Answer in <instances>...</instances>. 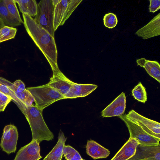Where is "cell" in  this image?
Returning <instances> with one entry per match:
<instances>
[{
	"mask_svg": "<svg viewBox=\"0 0 160 160\" xmlns=\"http://www.w3.org/2000/svg\"><path fill=\"white\" fill-rule=\"evenodd\" d=\"M26 30L49 62L53 72L59 70L57 64L58 52L54 37L37 24L34 19L22 14Z\"/></svg>",
	"mask_w": 160,
	"mask_h": 160,
	"instance_id": "6da1fadb",
	"label": "cell"
},
{
	"mask_svg": "<svg viewBox=\"0 0 160 160\" xmlns=\"http://www.w3.org/2000/svg\"><path fill=\"white\" fill-rule=\"evenodd\" d=\"M42 111L35 105L26 106L23 114L30 126L32 140L40 143L42 141H49L54 138L43 117Z\"/></svg>",
	"mask_w": 160,
	"mask_h": 160,
	"instance_id": "7a4b0ae2",
	"label": "cell"
},
{
	"mask_svg": "<svg viewBox=\"0 0 160 160\" xmlns=\"http://www.w3.org/2000/svg\"><path fill=\"white\" fill-rule=\"evenodd\" d=\"M35 99V105L43 111L54 102L64 99V96L48 83L38 86L27 88Z\"/></svg>",
	"mask_w": 160,
	"mask_h": 160,
	"instance_id": "3957f363",
	"label": "cell"
},
{
	"mask_svg": "<svg viewBox=\"0 0 160 160\" xmlns=\"http://www.w3.org/2000/svg\"><path fill=\"white\" fill-rule=\"evenodd\" d=\"M82 0H52L54 7L53 26L55 31L62 25Z\"/></svg>",
	"mask_w": 160,
	"mask_h": 160,
	"instance_id": "277c9868",
	"label": "cell"
},
{
	"mask_svg": "<svg viewBox=\"0 0 160 160\" xmlns=\"http://www.w3.org/2000/svg\"><path fill=\"white\" fill-rule=\"evenodd\" d=\"M53 12L52 0H41L37 5V12L34 19L37 24L54 37Z\"/></svg>",
	"mask_w": 160,
	"mask_h": 160,
	"instance_id": "5b68a950",
	"label": "cell"
},
{
	"mask_svg": "<svg viewBox=\"0 0 160 160\" xmlns=\"http://www.w3.org/2000/svg\"><path fill=\"white\" fill-rule=\"evenodd\" d=\"M119 118L126 124L130 133V137L137 140L139 144L146 145H156L159 144L160 138L148 134L139 126L128 118L123 114Z\"/></svg>",
	"mask_w": 160,
	"mask_h": 160,
	"instance_id": "8992f818",
	"label": "cell"
},
{
	"mask_svg": "<svg viewBox=\"0 0 160 160\" xmlns=\"http://www.w3.org/2000/svg\"><path fill=\"white\" fill-rule=\"evenodd\" d=\"M129 120L139 126L150 135L160 138V124L158 122L147 118L138 113L133 110L126 114Z\"/></svg>",
	"mask_w": 160,
	"mask_h": 160,
	"instance_id": "52a82bcc",
	"label": "cell"
},
{
	"mask_svg": "<svg viewBox=\"0 0 160 160\" xmlns=\"http://www.w3.org/2000/svg\"><path fill=\"white\" fill-rule=\"evenodd\" d=\"M18 138L17 128L12 124L6 126L3 130L0 146L8 154L16 152Z\"/></svg>",
	"mask_w": 160,
	"mask_h": 160,
	"instance_id": "ba28073f",
	"label": "cell"
},
{
	"mask_svg": "<svg viewBox=\"0 0 160 160\" xmlns=\"http://www.w3.org/2000/svg\"><path fill=\"white\" fill-rule=\"evenodd\" d=\"M128 160H160V144L146 145L139 144L134 155Z\"/></svg>",
	"mask_w": 160,
	"mask_h": 160,
	"instance_id": "9c48e42d",
	"label": "cell"
},
{
	"mask_svg": "<svg viewBox=\"0 0 160 160\" xmlns=\"http://www.w3.org/2000/svg\"><path fill=\"white\" fill-rule=\"evenodd\" d=\"M74 82L68 78L60 70L53 72L48 85L64 96Z\"/></svg>",
	"mask_w": 160,
	"mask_h": 160,
	"instance_id": "30bf717a",
	"label": "cell"
},
{
	"mask_svg": "<svg viewBox=\"0 0 160 160\" xmlns=\"http://www.w3.org/2000/svg\"><path fill=\"white\" fill-rule=\"evenodd\" d=\"M40 150L39 143L32 140L19 150L13 160H39L42 157Z\"/></svg>",
	"mask_w": 160,
	"mask_h": 160,
	"instance_id": "8fae6325",
	"label": "cell"
},
{
	"mask_svg": "<svg viewBox=\"0 0 160 160\" xmlns=\"http://www.w3.org/2000/svg\"><path fill=\"white\" fill-rule=\"evenodd\" d=\"M125 94L122 92L101 112L103 118L120 116L126 108Z\"/></svg>",
	"mask_w": 160,
	"mask_h": 160,
	"instance_id": "7c38bea8",
	"label": "cell"
},
{
	"mask_svg": "<svg viewBox=\"0 0 160 160\" xmlns=\"http://www.w3.org/2000/svg\"><path fill=\"white\" fill-rule=\"evenodd\" d=\"M98 87L97 85L93 84H83L74 82L67 93L64 95V99H72L86 97Z\"/></svg>",
	"mask_w": 160,
	"mask_h": 160,
	"instance_id": "4fadbf2b",
	"label": "cell"
},
{
	"mask_svg": "<svg viewBox=\"0 0 160 160\" xmlns=\"http://www.w3.org/2000/svg\"><path fill=\"white\" fill-rule=\"evenodd\" d=\"M136 34L145 39L159 35L160 13H159L148 23L138 30Z\"/></svg>",
	"mask_w": 160,
	"mask_h": 160,
	"instance_id": "5bb4252c",
	"label": "cell"
},
{
	"mask_svg": "<svg viewBox=\"0 0 160 160\" xmlns=\"http://www.w3.org/2000/svg\"><path fill=\"white\" fill-rule=\"evenodd\" d=\"M139 144L135 139L129 137L111 160H128L135 154L138 145Z\"/></svg>",
	"mask_w": 160,
	"mask_h": 160,
	"instance_id": "9a60e30c",
	"label": "cell"
},
{
	"mask_svg": "<svg viewBox=\"0 0 160 160\" xmlns=\"http://www.w3.org/2000/svg\"><path fill=\"white\" fill-rule=\"evenodd\" d=\"M86 151L87 154L94 159L106 158L110 153L108 149L92 140H88Z\"/></svg>",
	"mask_w": 160,
	"mask_h": 160,
	"instance_id": "2e32d148",
	"label": "cell"
},
{
	"mask_svg": "<svg viewBox=\"0 0 160 160\" xmlns=\"http://www.w3.org/2000/svg\"><path fill=\"white\" fill-rule=\"evenodd\" d=\"M136 62L138 65L143 68L151 77L160 82V65L158 62L142 58L138 59Z\"/></svg>",
	"mask_w": 160,
	"mask_h": 160,
	"instance_id": "e0dca14e",
	"label": "cell"
},
{
	"mask_svg": "<svg viewBox=\"0 0 160 160\" xmlns=\"http://www.w3.org/2000/svg\"><path fill=\"white\" fill-rule=\"evenodd\" d=\"M66 140L64 133L60 130L56 144L43 160H62L63 148Z\"/></svg>",
	"mask_w": 160,
	"mask_h": 160,
	"instance_id": "ac0fdd59",
	"label": "cell"
},
{
	"mask_svg": "<svg viewBox=\"0 0 160 160\" xmlns=\"http://www.w3.org/2000/svg\"><path fill=\"white\" fill-rule=\"evenodd\" d=\"M17 3L22 14L31 17L35 16L37 10V4L35 0H14Z\"/></svg>",
	"mask_w": 160,
	"mask_h": 160,
	"instance_id": "d6986e66",
	"label": "cell"
},
{
	"mask_svg": "<svg viewBox=\"0 0 160 160\" xmlns=\"http://www.w3.org/2000/svg\"><path fill=\"white\" fill-rule=\"evenodd\" d=\"M0 18L6 26L13 28L21 25V23L9 12L4 0H0Z\"/></svg>",
	"mask_w": 160,
	"mask_h": 160,
	"instance_id": "ffe728a7",
	"label": "cell"
},
{
	"mask_svg": "<svg viewBox=\"0 0 160 160\" xmlns=\"http://www.w3.org/2000/svg\"><path fill=\"white\" fill-rule=\"evenodd\" d=\"M0 83L7 86L14 92H21L26 89L25 84L20 80H17L12 83L6 79L0 77Z\"/></svg>",
	"mask_w": 160,
	"mask_h": 160,
	"instance_id": "44dd1931",
	"label": "cell"
},
{
	"mask_svg": "<svg viewBox=\"0 0 160 160\" xmlns=\"http://www.w3.org/2000/svg\"><path fill=\"white\" fill-rule=\"evenodd\" d=\"M0 91L11 97L13 102L17 105L22 113L24 114L26 106L16 96L13 91L7 86L0 83Z\"/></svg>",
	"mask_w": 160,
	"mask_h": 160,
	"instance_id": "7402d4cb",
	"label": "cell"
},
{
	"mask_svg": "<svg viewBox=\"0 0 160 160\" xmlns=\"http://www.w3.org/2000/svg\"><path fill=\"white\" fill-rule=\"evenodd\" d=\"M132 94L135 99L138 101L145 103L147 100V93L146 89L141 82L133 88Z\"/></svg>",
	"mask_w": 160,
	"mask_h": 160,
	"instance_id": "603a6c76",
	"label": "cell"
},
{
	"mask_svg": "<svg viewBox=\"0 0 160 160\" xmlns=\"http://www.w3.org/2000/svg\"><path fill=\"white\" fill-rule=\"evenodd\" d=\"M16 28L5 26L0 30V43L14 38L17 32Z\"/></svg>",
	"mask_w": 160,
	"mask_h": 160,
	"instance_id": "cb8c5ba5",
	"label": "cell"
},
{
	"mask_svg": "<svg viewBox=\"0 0 160 160\" xmlns=\"http://www.w3.org/2000/svg\"><path fill=\"white\" fill-rule=\"evenodd\" d=\"M15 95L26 106H29L33 105L35 102V99L30 92L26 89L21 92H14Z\"/></svg>",
	"mask_w": 160,
	"mask_h": 160,
	"instance_id": "d4e9b609",
	"label": "cell"
},
{
	"mask_svg": "<svg viewBox=\"0 0 160 160\" xmlns=\"http://www.w3.org/2000/svg\"><path fill=\"white\" fill-rule=\"evenodd\" d=\"M62 153L67 160H80L82 159L78 152L69 145L64 146Z\"/></svg>",
	"mask_w": 160,
	"mask_h": 160,
	"instance_id": "484cf974",
	"label": "cell"
},
{
	"mask_svg": "<svg viewBox=\"0 0 160 160\" xmlns=\"http://www.w3.org/2000/svg\"><path fill=\"white\" fill-rule=\"evenodd\" d=\"M4 2L10 14L21 23H23L14 0H4Z\"/></svg>",
	"mask_w": 160,
	"mask_h": 160,
	"instance_id": "4316f807",
	"label": "cell"
},
{
	"mask_svg": "<svg viewBox=\"0 0 160 160\" xmlns=\"http://www.w3.org/2000/svg\"><path fill=\"white\" fill-rule=\"evenodd\" d=\"M118 22L116 15L112 13L106 14L103 18L104 25L109 28H112L117 25Z\"/></svg>",
	"mask_w": 160,
	"mask_h": 160,
	"instance_id": "83f0119b",
	"label": "cell"
},
{
	"mask_svg": "<svg viewBox=\"0 0 160 160\" xmlns=\"http://www.w3.org/2000/svg\"><path fill=\"white\" fill-rule=\"evenodd\" d=\"M12 98L0 91V112L3 111Z\"/></svg>",
	"mask_w": 160,
	"mask_h": 160,
	"instance_id": "f1b7e54d",
	"label": "cell"
},
{
	"mask_svg": "<svg viewBox=\"0 0 160 160\" xmlns=\"http://www.w3.org/2000/svg\"><path fill=\"white\" fill-rule=\"evenodd\" d=\"M150 4L149 11L152 13L155 12L160 8V1L157 0H150Z\"/></svg>",
	"mask_w": 160,
	"mask_h": 160,
	"instance_id": "f546056e",
	"label": "cell"
},
{
	"mask_svg": "<svg viewBox=\"0 0 160 160\" xmlns=\"http://www.w3.org/2000/svg\"><path fill=\"white\" fill-rule=\"evenodd\" d=\"M5 26V25L3 22L2 20L0 18V30Z\"/></svg>",
	"mask_w": 160,
	"mask_h": 160,
	"instance_id": "4dcf8cb0",
	"label": "cell"
},
{
	"mask_svg": "<svg viewBox=\"0 0 160 160\" xmlns=\"http://www.w3.org/2000/svg\"><path fill=\"white\" fill-rule=\"evenodd\" d=\"M85 160V159H81V160Z\"/></svg>",
	"mask_w": 160,
	"mask_h": 160,
	"instance_id": "1f68e13d",
	"label": "cell"
}]
</instances>
